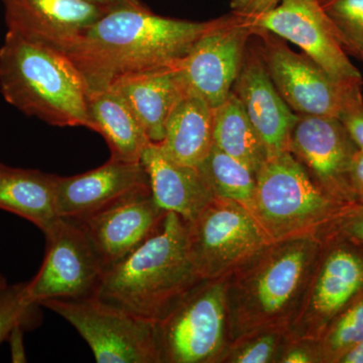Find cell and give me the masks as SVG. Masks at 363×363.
Masks as SVG:
<instances>
[{"label": "cell", "mask_w": 363, "mask_h": 363, "mask_svg": "<svg viewBox=\"0 0 363 363\" xmlns=\"http://www.w3.org/2000/svg\"><path fill=\"white\" fill-rule=\"evenodd\" d=\"M157 16L147 6L112 9L80 33L63 54L84 78L88 93L121 79L176 66L216 25Z\"/></svg>", "instance_id": "cell-1"}, {"label": "cell", "mask_w": 363, "mask_h": 363, "mask_svg": "<svg viewBox=\"0 0 363 363\" xmlns=\"http://www.w3.org/2000/svg\"><path fill=\"white\" fill-rule=\"evenodd\" d=\"M321 248L322 236L313 234L271 241L223 277L230 346L264 332L288 335Z\"/></svg>", "instance_id": "cell-2"}, {"label": "cell", "mask_w": 363, "mask_h": 363, "mask_svg": "<svg viewBox=\"0 0 363 363\" xmlns=\"http://www.w3.org/2000/svg\"><path fill=\"white\" fill-rule=\"evenodd\" d=\"M201 281L189 257L186 222L168 212L149 240L105 272L97 296L160 323Z\"/></svg>", "instance_id": "cell-3"}, {"label": "cell", "mask_w": 363, "mask_h": 363, "mask_svg": "<svg viewBox=\"0 0 363 363\" xmlns=\"http://www.w3.org/2000/svg\"><path fill=\"white\" fill-rule=\"evenodd\" d=\"M0 93L21 113L50 125L88 126L87 86L68 57L9 32L0 47Z\"/></svg>", "instance_id": "cell-4"}, {"label": "cell", "mask_w": 363, "mask_h": 363, "mask_svg": "<svg viewBox=\"0 0 363 363\" xmlns=\"http://www.w3.org/2000/svg\"><path fill=\"white\" fill-rule=\"evenodd\" d=\"M324 192L292 152H279L257 174L250 212L271 241L296 236H322L343 208Z\"/></svg>", "instance_id": "cell-5"}, {"label": "cell", "mask_w": 363, "mask_h": 363, "mask_svg": "<svg viewBox=\"0 0 363 363\" xmlns=\"http://www.w3.org/2000/svg\"><path fill=\"white\" fill-rule=\"evenodd\" d=\"M252 30L269 77L296 114L338 118L363 101L362 83L337 80L304 52L292 51L279 35Z\"/></svg>", "instance_id": "cell-6"}, {"label": "cell", "mask_w": 363, "mask_h": 363, "mask_svg": "<svg viewBox=\"0 0 363 363\" xmlns=\"http://www.w3.org/2000/svg\"><path fill=\"white\" fill-rule=\"evenodd\" d=\"M157 327L161 363L223 362L230 347L223 278L202 279Z\"/></svg>", "instance_id": "cell-7"}, {"label": "cell", "mask_w": 363, "mask_h": 363, "mask_svg": "<svg viewBox=\"0 0 363 363\" xmlns=\"http://www.w3.org/2000/svg\"><path fill=\"white\" fill-rule=\"evenodd\" d=\"M40 306L79 332L99 363H161L157 323L135 316L98 296L48 300Z\"/></svg>", "instance_id": "cell-8"}, {"label": "cell", "mask_w": 363, "mask_h": 363, "mask_svg": "<svg viewBox=\"0 0 363 363\" xmlns=\"http://www.w3.org/2000/svg\"><path fill=\"white\" fill-rule=\"evenodd\" d=\"M363 291V245L329 228L322 235L316 271L290 340L316 341Z\"/></svg>", "instance_id": "cell-9"}, {"label": "cell", "mask_w": 363, "mask_h": 363, "mask_svg": "<svg viewBox=\"0 0 363 363\" xmlns=\"http://www.w3.org/2000/svg\"><path fill=\"white\" fill-rule=\"evenodd\" d=\"M188 255L202 279L223 278L271 240L247 207L214 197L186 222Z\"/></svg>", "instance_id": "cell-10"}, {"label": "cell", "mask_w": 363, "mask_h": 363, "mask_svg": "<svg viewBox=\"0 0 363 363\" xmlns=\"http://www.w3.org/2000/svg\"><path fill=\"white\" fill-rule=\"evenodd\" d=\"M45 236L44 262L35 278L26 283L28 300L40 306L48 300L96 296L105 267L82 223L60 217Z\"/></svg>", "instance_id": "cell-11"}, {"label": "cell", "mask_w": 363, "mask_h": 363, "mask_svg": "<svg viewBox=\"0 0 363 363\" xmlns=\"http://www.w3.org/2000/svg\"><path fill=\"white\" fill-rule=\"evenodd\" d=\"M252 26L231 13L200 38L176 65L187 95L201 98L212 108L223 104L245 59Z\"/></svg>", "instance_id": "cell-12"}, {"label": "cell", "mask_w": 363, "mask_h": 363, "mask_svg": "<svg viewBox=\"0 0 363 363\" xmlns=\"http://www.w3.org/2000/svg\"><path fill=\"white\" fill-rule=\"evenodd\" d=\"M245 20L252 28L298 45L332 77L363 83L362 74L348 59L342 38L325 13L321 0H281L271 11Z\"/></svg>", "instance_id": "cell-13"}, {"label": "cell", "mask_w": 363, "mask_h": 363, "mask_svg": "<svg viewBox=\"0 0 363 363\" xmlns=\"http://www.w3.org/2000/svg\"><path fill=\"white\" fill-rule=\"evenodd\" d=\"M289 152L326 194L342 204H357L351 167L358 149L337 117L298 114Z\"/></svg>", "instance_id": "cell-14"}, {"label": "cell", "mask_w": 363, "mask_h": 363, "mask_svg": "<svg viewBox=\"0 0 363 363\" xmlns=\"http://www.w3.org/2000/svg\"><path fill=\"white\" fill-rule=\"evenodd\" d=\"M150 191L142 162L109 159L99 168L56 183V210L61 218L84 220L88 217L138 193Z\"/></svg>", "instance_id": "cell-15"}, {"label": "cell", "mask_w": 363, "mask_h": 363, "mask_svg": "<svg viewBox=\"0 0 363 363\" xmlns=\"http://www.w3.org/2000/svg\"><path fill=\"white\" fill-rule=\"evenodd\" d=\"M7 32L63 52L112 9L81 0H1Z\"/></svg>", "instance_id": "cell-16"}, {"label": "cell", "mask_w": 363, "mask_h": 363, "mask_svg": "<svg viewBox=\"0 0 363 363\" xmlns=\"http://www.w3.org/2000/svg\"><path fill=\"white\" fill-rule=\"evenodd\" d=\"M167 213L155 203L150 191H145L79 222L85 227L106 272L149 240Z\"/></svg>", "instance_id": "cell-17"}, {"label": "cell", "mask_w": 363, "mask_h": 363, "mask_svg": "<svg viewBox=\"0 0 363 363\" xmlns=\"http://www.w3.org/2000/svg\"><path fill=\"white\" fill-rule=\"evenodd\" d=\"M269 152V157L289 150L298 114L286 104L262 61L257 44L248 43L233 89Z\"/></svg>", "instance_id": "cell-18"}, {"label": "cell", "mask_w": 363, "mask_h": 363, "mask_svg": "<svg viewBox=\"0 0 363 363\" xmlns=\"http://www.w3.org/2000/svg\"><path fill=\"white\" fill-rule=\"evenodd\" d=\"M140 162L149 177L155 203L164 212L178 214L185 222L194 220L214 198L197 167L176 162L160 143L147 145Z\"/></svg>", "instance_id": "cell-19"}, {"label": "cell", "mask_w": 363, "mask_h": 363, "mask_svg": "<svg viewBox=\"0 0 363 363\" xmlns=\"http://www.w3.org/2000/svg\"><path fill=\"white\" fill-rule=\"evenodd\" d=\"M111 88L130 106L150 143H156L164 140L169 116L187 95L176 66L121 79Z\"/></svg>", "instance_id": "cell-20"}, {"label": "cell", "mask_w": 363, "mask_h": 363, "mask_svg": "<svg viewBox=\"0 0 363 363\" xmlns=\"http://www.w3.org/2000/svg\"><path fill=\"white\" fill-rule=\"evenodd\" d=\"M57 178L54 174L0 161V210L35 224L45 234L60 218L55 198Z\"/></svg>", "instance_id": "cell-21"}, {"label": "cell", "mask_w": 363, "mask_h": 363, "mask_svg": "<svg viewBox=\"0 0 363 363\" xmlns=\"http://www.w3.org/2000/svg\"><path fill=\"white\" fill-rule=\"evenodd\" d=\"M87 128L104 136L111 159L140 162L149 136L130 106L113 88L88 93Z\"/></svg>", "instance_id": "cell-22"}, {"label": "cell", "mask_w": 363, "mask_h": 363, "mask_svg": "<svg viewBox=\"0 0 363 363\" xmlns=\"http://www.w3.org/2000/svg\"><path fill=\"white\" fill-rule=\"evenodd\" d=\"M214 108L206 101L186 95L172 111L161 145L172 159L197 167L213 147Z\"/></svg>", "instance_id": "cell-23"}, {"label": "cell", "mask_w": 363, "mask_h": 363, "mask_svg": "<svg viewBox=\"0 0 363 363\" xmlns=\"http://www.w3.org/2000/svg\"><path fill=\"white\" fill-rule=\"evenodd\" d=\"M213 143L215 147L252 169L255 176L269 160L266 145L233 92L214 108Z\"/></svg>", "instance_id": "cell-24"}, {"label": "cell", "mask_w": 363, "mask_h": 363, "mask_svg": "<svg viewBox=\"0 0 363 363\" xmlns=\"http://www.w3.org/2000/svg\"><path fill=\"white\" fill-rule=\"evenodd\" d=\"M197 169L214 197L233 200L248 209L252 206L257 176L238 160L213 145Z\"/></svg>", "instance_id": "cell-25"}, {"label": "cell", "mask_w": 363, "mask_h": 363, "mask_svg": "<svg viewBox=\"0 0 363 363\" xmlns=\"http://www.w3.org/2000/svg\"><path fill=\"white\" fill-rule=\"evenodd\" d=\"M363 341V291L314 341L319 362L338 363L353 346Z\"/></svg>", "instance_id": "cell-26"}, {"label": "cell", "mask_w": 363, "mask_h": 363, "mask_svg": "<svg viewBox=\"0 0 363 363\" xmlns=\"http://www.w3.org/2000/svg\"><path fill=\"white\" fill-rule=\"evenodd\" d=\"M342 38L346 51L359 57L363 48V0H321Z\"/></svg>", "instance_id": "cell-27"}, {"label": "cell", "mask_w": 363, "mask_h": 363, "mask_svg": "<svg viewBox=\"0 0 363 363\" xmlns=\"http://www.w3.org/2000/svg\"><path fill=\"white\" fill-rule=\"evenodd\" d=\"M288 341L281 332H264L233 344L227 351L223 362L271 363L278 358Z\"/></svg>", "instance_id": "cell-28"}, {"label": "cell", "mask_w": 363, "mask_h": 363, "mask_svg": "<svg viewBox=\"0 0 363 363\" xmlns=\"http://www.w3.org/2000/svg\"><path fill=\"white\" fill-rule=\"evenodd\" d=\"M38 307L26 297V283L9 285L0 292V344L9 339L16 327L33 326Z\"/></svg>", "instance_id": "cell-29"}, {"label": "cell", "mask_w": 363, "mask_h": 363, "mask_svg": "<svg viewBox=\"0 0 363 363\" xmlns=\"http://www.w3.org/2000/svg\"><path fill=\"white\" fill-rule=\"evenodd\" d=\"M330 228L363 245V206L353 204L344 207Z\"/></svg>", "instance_id": "cell-30"}, {"label": "cell", "mask_w": 363, "mask_h": 363, "mask_svg": "<svg viewBox=\"0 0 363 363\" xmlns=\"http://www.w3.org/2000/svg\"><path fill=\"white\" fill-rule=\"evenodd\" d=\"M278 362L283 363H314L319 362L314 341H293L288 338L284 346Z\"/></svg>", "instance_id": "cell-31"}, {"label": "cell", "mask_w": 363, "mask_h": 363, "mask_svg": "<svg viewBox=\"0 0 363 363\" xmlns=\"http://www.w3.org/2000/svg\"><path fill=\"white\" fill-rule=\"evenodd\" d=\"M358 150L363 152V101L351 106L338 117Z\"/></svg>", "instance_id": "cell-32"}, {"label": "cell", "mask_w": 363, "mask_h": 363, "mask_svg": "<svg viewBox=\"0 0 363 363\" xmlns=\"http://www.w3.org/2000/svg\"><path fill=\"white\" fill-rule=\"evenodd\" d=\"M281 0H231V13L245 18H255L271 11Z\"/></svg>", "instance_id": "cell-33"}, {"label": "cell", "mask_w": 363, "mask_h": 363, "mask_svg": "<svg viewBox=\"0 0 363 363\" xmlns=\"http://www.w3.org/2000/svg\"><path fill=\"white\" fill-rule=\"evenodd\" d=\"M351 183L357 204L363 206V152L358 150L351 167Z\"/></svg>", "instance_id": "cell-34"}, {"label": "cell", "mask_w": 363, "mask_h": 363, "mask_svg": "<svg viewBox=\"0 0 363 363\" xmlns=\"http://www.w3.org/2000/svg\"><path fill=\"white\" fill-rule=\"evenodd\" d=\"M25 329L23 326L16 327L7 339L11 342V358L13 362H26L23 336Z\"/></svg>", "instance_id": "cell-35"}, {"label": "cell", "mask_w": 363, "mask_h": 363, "mask_svg": "<svg viewBox=\"0 0 363 363\" xmlns=\"http://www.w3.org/2000/svg\"><path fill=\"white\" fill-rule=\"evenodd\" d=\"M94 6L105 7L108 9H121V7H140L143 6L140 0H81Z\"/></svg>", "instance_id": "cell-36"}, {"label": "cell", "mask_w": 363, "mask_h": 363, "mask_svg": "<svg viewBox=\"0 0 363 363\" xmlns=\"http://www.w3.org/2000/svg\"><path fill=\"white\" fill-rule=\"evenodd\" d=\"M338 363H363V341L348 350Z\"/></svg>", "instance_id": "cell-37"}, {"label": "cell", "mask_w": 363, "mask_h": 363, "mask_svg": "<svg viewBox=\"0 0 363 363\" xmlns=\"http://www.w3.org/2000/svg\"><path fill=\"white\" fill-rule=\"evenodd\" d=\"M7 286H9V283H7L6 277L0 272V292H2Z\"/></svg>", "instance_id": "cell-38"}, {"label": "cell", "mask_w": 363, "mask_h": 363, "mask_svg": "<svg viewBox=\"0 0 363 363\" xmlns=\"http://www.w3.org/2000/svg\"><path fill=\"white\" fill-rule=\"evenodd\" d=\"M359 58H362V60L363 61V48L362 49V52H360Z\"/></svg>", "instance_id": "cell-39"}]
</instances>
